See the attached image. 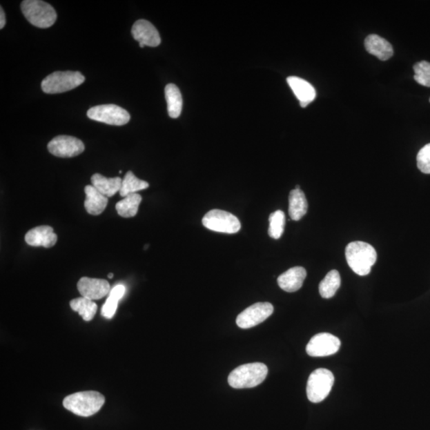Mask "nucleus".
Here are the masks:
<instances>
[{
	"label": "nucleus",
	"instance_id": "nucleus-23",
	"mask_svg": "<svg viewBox=\"0 0 430 430\" xmlns=\"http://www.w3.org/2000/svg\"><path fill=\"white\" fill-rule=\"evenodd\" d=\"M341 278L338 271H331L320 282L319 291L320 296L325 299L333 297L340 287Z\"/></svg>",
	"mask_w": 430,
	"mask_h": 430
},
{
	"label": "nucleus",
	"instance_id": "nucleus-2",
	"mask_svg": "<svg viewBox=\"0 0 430 430\" xmlns=\"http://www.w3.org/2000/svg\"><path fill=\"white\" fill-rule=\"evenodd\" d=\"M106 398L97 391H83L72 393L65 398L63 406L76 416L90 417L99 411Z\"/></svg>",
	"mask_w": 430,
	"mask_h": 430
},
{
	"label": "nucleus",
	"instance_id": "nucleus-7",
	"mask_svg": "<svg viewBox=\"0 0 430 430\" xmlns=\"http://www.w3.org/2000/svg\"><path fill=\"white\" fill-rule=\"evenodd\" d=\"M203 224L206 229L224 234H236L241 230V222L235 215L217 209L207 212Z\"/></svg>",
	"mask_w": 430,
	"mask_h": 430
},
{
	"label": "nucleus",
	"instance_id": "nucleus-25",
	"mask_svg": "<svg viewBox=\"0 0 430 430\" xmlns=\"http://www.w3.org/2000/svg\"><path fill=\"white\" fill-rule=\"evenodd\" d=\"M149 184L146 181L139 179L129 170L122 180L120 191L121 196L126 197L128 195L137 193V191L147 189Z\"/></svg>",
	"mask_w": 430,
	"mask_h": 430
},
{
	"label": "nucleus",
	"instance_id": "nucleus-9",
	"mask_svg": "<svg viewBox=\"0 0 430 430\" xmlns=\"http://www.w3.org/2000/svg\"><path fill=\"white\" fill-rule=\"evenodd\" d=\"M273 306L271 303H256L237 315L236 324L242 329L255 327L271 317L273 313Z\"/></svg>",
	"mask_w": 430,
	"mask_h": 430
},
{
	"label": "nucleus",
	"instance_id": "nucleus-12",
	"mask_svg": "<svg viewBox=\"0 0 430 430\" xmlns=\"http://www.w3.org/2000/svg\"><path fill=\"white\" fill-rule=\"evenodd\" d=\"M132 34L134 39L139 41L141 48L145 46L155 48L162 43L157 29L147 20H137L133 26Z\"/></svg>",
	"mask_w": 430,
	"mask_h": 430
},
{
	"label": "nucleus",
	"instance_id": "nucleus-20",
	"mask_svg": "<svg viewBox=\"0 0 430 430\" xmlns=\"http://www.w3.org/2000/svg\"><path fill=\"white\" fill-rule=\"evenodd\" d=\"M91 181L92 186L107 198L120 191L122 184V179L120 177L106 178L98 173L92 176Z\"/></svg>",
	"mask_w": 430,
	"mask_h": 430
},
{
	"label": "nucleus",
	"instance_id": "nucleus-30",
	"mask_svg": "<svg viewBox=\"0 0 430 430\" xmlns=\"http://www.w3.org/2000/svg\"><path fill=\"white\" fill-rule=\"evenodd\" d=\"M5 23H6V18H5V14L3 8L0 10V28H4Z\"/></svg>",
	"mask_w": 430,
	"mask_h": 430
},
{
	"label": "nucleus",
	"instance_id": "nucleus-31",
	"mask_svg": "<svg viewBox=\"0 0 430 430\" xmlns=\"http://www.w3.org/2000/svg\"><path fill=\"white\" fill-rule=\"evenodd\" d=\"M108 278H113V273L108 274Z\"/></svg>",
	"mask_w": 430,
	"mask_h": 430
},
{
	"label": "nucleus",
	"instance_id": "nucleus-4",
	"mask_svg": "<svg viewBox=\"0 0 430 430\" xmlns=\"http://www.w3.org/2000/svg\"><path fill=\"white\" fill-rule=\"evenodd\" d=\"M21 10L28 22L39 28H50L57 19L55 8L41 0H24Z\"/></svg>",
	"mask_w": 430,
	"mask_h": 430
},
{
	"label": "nucleus",
	"instance_id": "nucleus-5",
	"mask_svg": "<svg viewBox=\"0 0 430 430\" xmlns=\"http://www.w3.org/2000/svg\"><path fill=\"white\" fill-rule=\"evenodd\" d=\"M86 77L80 72L57 71L41 81V90L49 95L61 93L75 89L84 82Z\"/></svg>",
	"mask_w": 430,
	"mask_h": 430
},
{
	"label": "nucleus",
	"instance_id": "nucleus-11",
	"mask_svg": "<svg viewBox=\"0 0 430 430\" xmlns=\"http://www.w3.org/2000/svg\"><path fill=\"white\" fill-rule=\"evenodd\" d=\"M340 340L330 333H319L310 340L306 346L307 354L312 357L333 355L340 348Z\"/></svg>",
	"mask_w": 430,
	"mask_h": 430
},
{
	"label": "nucleus",
	"instance_id": "nucleus-6",
	"mask_svg": "<svg viewBox=\"0 0 430 430\" xmlns=\"http://www.w3.org/2000/svg\"><path fill=\"white\" fill-rule=\"evenodd\" d=\"M335 378L333 372L328 369H319L310 375L307 383V396L309 400L319 403L329 395L334 384Z\"/></svg>",
	"mask_w": 430,
	"mask_h": 430
},
{
	"label": "nucleus",
	"instance_id": "nucleus-10",
	"mask_svg": "<svg viewBox=\"0 0 430 430\" xmlns=\"http://www.w3.org/2000/svg\"><path fill=\"white\" fill-rule=\"evenodd\" d=\"M48 151L61 158H70L77 157L84 152L85 145L81 141L74 137L58 136L55 137L48 145Z\"/></svg>",
	"mask_w": 430,
	"mask_h": 430
},
{
	"label": "nucleus",
	"instance_id": "nucleus-18",
	"mask_svg": "<svg viewBox=\"0 0 430 430\" xmlns=\"http://www.w3.org/2000/svg\"><path fill=\"white\" fill-rule=\"evenodd\" d=\"M86 199L85 208L88 213L92 215H99L106 210L108 204V198L98 191L92 185H88L85 188Z\"/></svg>",
	"mask_w": 430,
	"mask_h": 430
},
{
	"label": "nucleus",
	"instance_id": "nucleus-21",
	"mask_svg": "<svg viewBox=\"0 0 430 430\" xmlns=\"http://www.w3.org/2000/svg\"><path fill=\"white\" fill-rule=\"evenodd\" d=\"M165 97L168 103V115L172 118H178L183 108V97L177 86L168 84L165 87Z\"/></svg>",
	"mask_w": 430,
	"mask_h": 430
},
{
	"label": "nucleus",
	"instance_id": "nucleus-32",
	"mask_svg": "<svg viewBox=\"0 0 430 430\" xmlns=\"http://www.w3.org/2000/svg\"><path fill=\"white\" fill-rule=\"evenodd\" d=\"M295 189L300 190V186L299 185H297L296 188H295Z\"/></svg>",
	"mask_w": 430,
	"mask_h": 430
},
{
	"label": "nucleus",
	"instance_id": "nucleus-15",
	"mask_svg": "<svg viewBox=\"0 0 430 430\" xmlns=\"http://www.w3.org/2000/svg\"><path fill=\"white\" fill-rule=\"evenodd\" d=\"M307 272L305 268L296 266L289 268L277 278L280 288L288 293H294L302 287Z\"/></svg>",
	"mask_w": 430,
	"mask_h": 430
},
{
	"label": "nucleus",
	"instance_id": "nucleus-19",
	"mask_svg": "<svg viewBox=\"0 0 430 430\" xmlns=\"http://www.w3.org/2000/svg\"><path fill=\"white\" fill-rule=\"evenodd\" d=\"M289 214L293 221H299L306 215L309 205L302 190L294 189L289 194Z\"/></svg>",
	"mask_w": 430,
	"mask_h": 430
},
{
	"label": "nucleus",
	"instance_id": "nucleus-29",
	"mask_svg": "<svg viewBox=\"0 0 430 430\" xmlns=\"http://www.w3.org/2000/svg\"><path fill=\"white\" fill-rule=\"evenodd\" d=\"M119 299L111 296L108 297L101 309V315L106 319H112L115 315L118 306Z\"/></svg>",
	"mask_w": 430,
	"mask_h": 430
},
{
	"label": "nucleus",
	"instance_id": "nucleus-17",
	"mask_svg": "<svg viewBox=\"0 0 430 430\" xmlns=\"http://www.w3.org/2000/svg\"><path fill=\"white\" fill-rule=\"evenodd\" d=\"M364 46L369 54L377 57L381 61L390 59L393 55L392 45L389 41L377 35L367 36Z\"/></svg>",
	"mask_w": 430,
	"mask_h": 430
},
{
	"label": "nucleus",
	"instance_id": "nucleus-3",
	"mask_svg": "<svg viewBox=\"0 0 430 430\" xmlns=\"http://www.w3.org/2000/svg\"><path fill=\"white\" fill-rule=\"evenodd\" d=\"M268 367L262 362H253L237 367L228 377V383L235 389H246L260 385L266 379Z\"/></svg>",
	"mask_w": 430,
	"mask_h": 430
},
{
	"label": "nucleus",
	"instance_id": "nucleus-33",
	"mask_svg": "<svg viewBox=\"0 0 430 430\" xmlns=\"http://www.w3.org/2000/svg\"><path fill=\"white\" fill-rule=\"evenodd\" d=\"M429 101H430V99H429Z\"/></svg>",
	"mask_w": 430,
	"mask_h": 430
},
{
	"label": "nucleus",
	"instance_id": "nucleus-8",
	"mask_svg": "<svg viewBox=\"0 0 430 430\" xmlns=\"http://www.w3.org/2000/svg\"><path fill=\"white\" fill-rule=\"evenodd\" d=\"M87 116L91 120L110 124V126H121L130 121V114L123 108L116 105H101L90 108Z\"/></svg>",
	"mask_w": 430,
	"mask_h": 430
},
{
	"label": "nucleus",
	"instance_id": "nucleus-1",
	"mask_svg": "<svg viewBox=\"0 0 430 430\" xmlns=\"http://www.w3.org/2000/svg\"><path fill=\"white\" fill-rule=\"evenodd\" d=\"M345 256L350 268L360 276L369 275L377 261L375 248L364 242L349 243L346 247Z\"/></svg>",
	"mask_w": 430,
	"mask_h": 430
},
{
	"label": "nucleus",
	"instance_id": "nucleus-26",
	"mask_svg": "<svg viewBox=\"0 0 430 430\" xmlns=\"http://www.w3.org/2000/svg\"><path fill=\"white\" fill-rule=\"evenodd\" d=\"M268 221V235L273 240H279L283 235L286 226V215L282 211H277L269 216Z\"/></svg>",
	"mask_w": 430,
	"mask_h": 430
},
{
	"label": "nucleus",
	"instance_id": "nucleus-27",
	"mask_svg": "<svg viewBox=\"0 0 430 430\" xmlns=\"http://www.w3.org/2000/svg\"><path fill=\"white\" fill-rule=\"evenodd\" d=\"M413 70L416 72L414 80L418 84L423 86L430 87V63L427 61L417 62L413 66Z\"/></svg>",
	"mask_w": 430,
	"mask_h": 430
},
{
	"label": "nucleus",
	"instance_id": "nucleus-16",
	"mask_svg": "<svg viewBox=\"0 0 430 430\" xmlns=\"http://www.w3.org/2000/svg\"><path fill=\"white\" fill-rule=\"evenodd\" d=\"M287 82L302 108L307 107L309 104L315 100L317 92L314 87L307 81L298 77H289Z\"/></svg>",
	"mask_w": 430,
	"mask_h": 430
},
{
	"label": "nucleus",
	"instance_id": "nucleus-24",
	"mask_svg": "<svg viewBox=\"0 0 430 430\" xmlns=\"http://www.w3.org/2000/svg\"><path fill=\"white\" fill-rule=\"evenodd\" d=\"M70 307L75 312L79 313L83 320L90 321L95 317L97 305L92 300L86 297H79L72 300Z\"/></svg>",
	"mask_w": 430,
	"mask_h": 430
},
{
	"label": "nucleus",
	"instance_id": "nucleus-13",
	"mask_svg": "<svg viewBox=\"0 0 430 430\" xmlns=\"http://www.w3.org/2000/svg\"><path fill=\"white\" fill-rule=\"evenodd\" d=\"M77 289L83 297L99 300L110 293V284L106 280L82 277L77 283Z\"/></svg>",
	"mask_w": 430,
	"mask_h": 430
},
{
	"label": "nucleus",
	"instance_id": "nucleus-22",
	"mask_svg": "<svg viewBox=\"0 0 430 430\" xmlns=\"http://www.w3.org/2000/svg\"><path fill=\"white\" fill-rule=\"evenodd\" d=\"M141 201V195L137 193L130 194L124 197V199L118 202L116 205L118 215L123 217L136 216Z\"/></svg>",
	"mask_w": 430,
	"mask_h": 430
},
{
	"label": "nucleus",
	"instance_id": "nucleus-28",
	"mask_svg": "<svg viewBox=\"0 0 430 430\" xmlns=\"http://www.w3.org/2000/svg\"><path fill=\"white\" fill-rule=\"evenodd\" d=\"M417 164L422 173L430 174V144L424 145L419 151L417 155Z\"/></svg>",
	"mask_w": 430,
	"mask_h": 430
},
{
	"label": "nucleus",
	"instance_id": "nucleus-14",
	"mask_svg": "<svg viewBox=\"0 0 430 430\" xmlns=\"http://www.w3.org/2000/svg\"><path fill=\"white\" fill-rule=\"evenodd\" d=\"M58 236L53 228L49 226H40L29 231L25 236V241L30 246L50 248L56 244Z\"/></svg>",
	"mask_w": 430,
	"mask_h": 430
}]
</instances>
